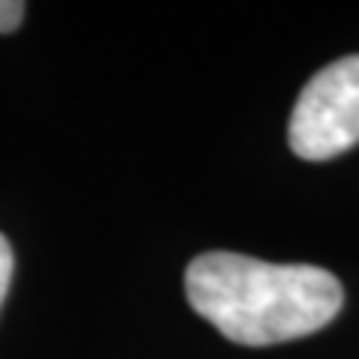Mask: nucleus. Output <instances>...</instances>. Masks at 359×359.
Listing matches in <instances>:
<instances>
[{
    "label": "nucleus",
    "mask_w": 359,
    "mask_h": 359,
    "mask_svg": "<svg viewBox=\"0 0 359 359\" xmlns=\"http://www.w3.org/2000/svg\"><path fill=\"white\" fill-rule=\"evenodd\" d=\"M13 245H9V240L0 233V306H4L6 299V290H9V282H13Z\"/></svg>",
    "instance_id": "nucleus-4"
},
{
    "label": "nucleus",
    "mask_w": 359,
    "mask_h": 359,
    "mask_svg": "<svg viewBox=\"0 0 359 359\" xmlns=\"http://www.w3.org/2000/svg\"><path fill=\"white\" fill-rule=\"evenodd\" d=\"M287 144L306 162L335 159L359 144V54L309 78L287 123Z\"/></svg>",
    "instance_id": "nucleus-2"
},
{
    "label": "nucleus",
    "mask_w": 359,
    "mask_h": 359,
    "mask_svg": "<svg viewBox=\"0 0 359 359\" xmlns=\"http://www.w3.org/2000/svg\"><path fill=\"white\" fill-rule=\"evenodd\" d=\"M186 297L224 339L269 347L323 330L344 306L330 269L269 264L237 252H204L186 266Z\"/></svg>",
    "instance_id": "nucleus-1"
},
{
    "label": "nucleus",
    "mask_w": 359,
    "mask_h": 359,
    "mask_svg": "<svg viewBox=\"0 0 359 359\" xmlns=\"http://www.w3.org/2000/svg\"><path fill=\"white\" fill-rule=\"evenodd\" d=\"M27 6L21 0H0V33H13L21 18H25Z\"/></svg>",
    "instance_id": "nucleus-3"
}]
</instances>
